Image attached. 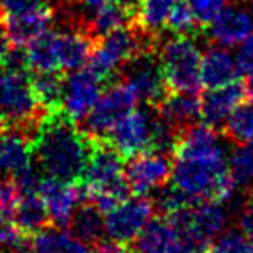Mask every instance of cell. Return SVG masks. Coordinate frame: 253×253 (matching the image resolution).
Returning <instances> with one entry per match:
<instances>
[{"instance_id":"obj_30","label":"cell","mask_w":253,"mask_h":253,"mask_svg":"<svg viewBox=\"0 0 253 253\" xmlns=\"http://www.w3.org/2000/svg\"><path fill=\"white\" fill-rule=\"evenodd\" d=\"M153 203H156L155 207L158 208L163 215L169 217V215H173L182 210V208L189 207V205L193 203V200H191L187 194H184L177 186H169V184H167V186L156 189Z\"/></svg>"},{"instance_id":"obj_38","label":"cell","mask_w":253,"mask_h":253,"mask_svg":"<svg viewBox=\"0 0 253 253\" xmlns=\"http://www.w3.org/2000/svg\"><path fill=\"white\" fill-rule=\"evenodd\" d=\"M111 2L120 5V7L126 9V11H130L134 16H135V11H137L139 4H141V0H111Z\"/></svg>"},{"instance_id":"obj_6","label":"cell","mask_w":253,"mask_h":253,"mask_svg":"<svg viewBox=\"0 0 253 253\" xmlns=\"http://www.w3.org/2000/svg\"><path fill=\"white\" fill-rule=\"evenodd\" d=\"M137 95L123 80L113 82L99 97L90 115L84 120L82 130L92 139H108L113 126L135 109ZM80 123V125H82Z\"/></svg>"},{"instance_id":"obj_25","label":"cell","mask_w":253,"mask_h":253,"mask_svg":"<svg viewBox=\"0 0 253 253\" xmlns=\"http://www.w3.org/2000/svg\"><path fill=\"white\" fill-rule=\"evenodd\" d=\"M16 222L30 234H37L43 227H47L50 222L49 211L39 191H21V200L16 210Z\"/></svg>"},{"instance_id":"obj_18","label":"cell","mask_w":253,"mask_h":253,"mask_svg":"<svg viewBox=\"0 0 253 253\" xmlns=\"http://www.w3.org/2000/svg\"><path fill=\"white\" fill-rule=\"evenodd\" d=\"M156 109L167 122L182 132L201 118V97L198 92H169Z\"/></svg>"},{"instance_id":"obj_20","label":"cell","mask_w":253,"mask_h":253,"mask_svg":"<svg viewBox=\"0 0 253 253\" xmlns=\"http://www.w3.org/2000/svg\"><path fill=\"white\" fill-rule=\"evenodd\" d=\"M95 40L82 28H66L59 32V63L61 71L82 70L90 59Z\"/></svg>"},{"instance_id":"obj_31","label":"cell","mask_w":253,"mask_h":253,"mask_svg":"<svg viewBox=\"0 0 253 253\" xmlns=\"http://www.w3.org/2000/svg\"><path fill=\"white\" fill-rule=\"evenodd\" d=\"M198 26L200 25L194 18L189 2L187 0H177L172 12H170L167 28L175 35H193V33H196Z\"/></svg>"},{"instance_id":"obj_36","label":"cell","mask_w":253,"mask_h":253,"mask_svg":"<svg viewBox=\"0 0 253 253\" xmlns=\"http://www.w3.org/2000/svg\"><path fill=\"white\" fill-rule=\"evenodd\" d=\"M239 231L253 243V196L239 210Z\"/></svg>"},{"instance_id":"obj_15","label":"cell","mask_w":253,"mask_h":253,"mask_svg":"<svg viewBox=\"0 0 253 253\" xmlns=\"http://www.w3.org/2000/svg\"><path fill=\"white\" fill-rule=\"evenodd\" d=\"M208 37L220 47L241 45L253 33V12L243 5H231L208 26Z\"/></svg>"},{"instance_id":"obj_5","label":"cell","mask_w":253,"mask_h":253,"mask_svg":"<svg viewBox=\"0 0 253 253\" xmlns=\"http://www.w3.org/2000/svg\"><path fill=\"white\" fill-rule=\"evenodd\" d=\"M169 92H200L201 50L189 35H175L158 49Z\"/></svg>"},{"instance_id":"obj_34","label":"cell","mask_w":253,"mask_h":253,"mask_svg":"<svg viewBox=\"0 0 253 253\" xmlns=\"http://www.w3.org/2000/svg\"><path fill=\"white\" fill-rule=\"evenodd\" d=\"M45 5V0H0V11L5 16L23 14Z\"/></svg>"},{"instance_id":"obj_35","label":"cell","mask_w":253,"mask_h":253,"mask_svg":"<svg viewBox=\"0 0 253 253\" xmlns=\"http://www.w3.org/2000/svg\"><path fill=\"white\" fill-rule=\"evenodd\" d=\"M45 4L54 11V18H59L61 21L70 18L78 7H80V0H45Z\"/></svg>"},{"instance_id":"obj_16","label":"cell","mask_w":253,"mask_h":253,"mask_svg":"<svg viewBox=\"0 0 253 253\" xmlns=\"http://www.w3.org/2000/svg\"><path fill=\"white\" fill-rule=\"evenodd\" d=\"M134 248L139 253H186L182 236L169 217L151 218L135 238Z\"/></svg>"},{"instance_id":"obj_37","label":"cell","mask_w":253,"mask_h":253,"mask_svg":"<svg viewBox=\"0 0 253 253\" xmlns=\"http://www.w3.org/2000/svg\"><path fill=\"white\" fill-rule=\"evenodd\" d=\"M238 61L243 73H248L253 70V33L241 43V49L238 52Z\"/></svg>"},{"instance_id":"obj_8","label":"cell","mask_w":253,"mask_h":253,"mask_svg":"<svg viewBox=\"0 0 253 253\" xmlns=\"http://www.w3.org/2000/svg\"><path fill=\"white\" fill-rule=\"evenodd\" d=\"M153 211H155L153 200H148L146 196L134 194V198L120 201L111 210L106 211V236L120 245L128 246V243H134L142 229L148 225Z\"/></svg>"},{"instance_id":"obj_3","label":"cell","mask_w":253,"mask_h":253,"mask_svg":"<svg viewBox=\"0 0 253 253\" xmlns=\"http://www.w3.org/2000/svg\"><path fill=\"white\" fill-rule=\"evenodd\" d=\"M158 37L149 35L134 21L128 26L108 33L95 40L94 50L88 59V70L101 82H109L126 63L142 52L158 50Z\"/></svg>"},{"instance_id":"obj_14","label":"cell","mask_w":253,"mask_h":253,"mask_svg":"<svg viewBox=\"0 0 253 253\" xmlns=\"http://www.w3.org/2000/svg\"><path fill=\"white\" fill-rule=\"evenodd\" d=\"M248 95L250 94L246 82L241 80L222 85V87L210 88L201 97V120H203V123L213 126V128L225 125L232 111L239 104H243Z\"/></svg>"},{"instance_id":"obj_22","label":"cell","mask_w":253,"mask_h":253,"mask_svg":"<svg viewBox=\"0 0 253 253\" xmlns=\"http://www.w3.org/2000/svg\"><path fill=\"white\" fill-rule=\"evenodd\" d=\"M59 32L47 30L26 45V59L30 71L45 73V71H61L59 63Z\"/></svg>"},{"instance_id":"obj_10","label":"cell","mask_w":253,"mask_h":253,"mask_svg":"<svg viewBox=\"0 0 253 253\" xmlns=\"http://www.w3.org/2000/svg\"><path fill=\"white\" fill-rule=\"evenodd\" d=\"M156 108L134 109L123 116L109 132L108 141L118 149L123 158H130L151 149L153 130L156 123Z\"/></svg>"},{"instance_id":"obj_39","label":"cell","mask_w":253,"mask_h":253,"mask_svg":"<svg viewBox=\"0 0 253 253\" xmlns=\"http://www.w3.org/2000/svg\"><path fill=\"white\" fill-rule=\"evenodd\" d=\"M111 0H80V4L84 9H88V11H97V9H101L102 5L109 4Z\"/></svg>"},{"instance_id":"obj_28","label":"cell","mask_w":253,"mask_h":253,"mask_svg":"<svg viewBox=\"0 0 253 253\" xmlns=\"http://www.w3.org/2000/svg\"><path fill=\"white\" fill-rule=\"evenodd\" d=\"M224 134L236 144L253 142V104H239L224 125Z\"/></svg>"},{"instance_id":"obj_1","label":"cell","mask_w":253,"mask_h":253,"mask_svg":"<svg viewBox=\"0 0 253 253\" xmlns=\"http://www.w3.org/2000/svg\"><path fill=\"white\" fill-rule=\"evenodd\" d=\"M172 180L193 201L227 203L236 180L225 162L224 146L213 126L194 123L180 132L173 149Z\"/></svg>"},{"instance_id":"obj_32","label":"cell","mask_w":253,"mask_h":253,"mask_svg":"<svg viewBox=\"0 0 253 253\" xmlns=\"http://www.w3.org/2000/svg\"><path fill=\"white\" fill-rule=\"evenodd\" d=\"M210 253H253V243L241 231H227L213 243Z\"/></svg>"},{"instance_id":"obj_12","label":"cell","mask_w":253,"mask_h":253,"mask_svg":"<svg viewBox=\"0 0 253 253\" xmlns=\"http://www.w3.org/2000/svg\"><path fill=\"white\" fill-rule=\"evenodd\" d=\"M39 194L47 207L50 224L57 227L70 225L80 201H84V189L80 184L64 182L49 175L40 179Z\"/></svg>"},{"instance_id":"obj_27","label":"cell","mask_w":253,"mask_h":253,"mask_svg":"<svg viewBox=\"0 0 253 253\" xmlns=\"http://www.w3.org/2000/svg\"><path fill=\"white\" fill-rule=\"evenodd\" d=\"M30 80H32V87L37 99L47 111L61 109L64 95V84H66V77H63L61 71L33 73V77H30Z\"/></svg>"},{"instance_id":"obj_4","label":"cell","mask_w":253,"mask_h":253,"mask_svg":"<svg viewBox=\"0 0 253 253\" xmlns=\"http://www.w3.org/2000/svg\"><path fill=\"white\" fill-rule=\"evenodd\" d=\"M49 113L33 92L30 73L5 71L0 75V130L21 128L33 137Z\"/></svg>"},{"instance_id":"obj_21","label":"cell","mask_w":253,"mask_h":253,"mask_svg":"<svg viewBox=\"0 0 253 253\" xmlns=\"http://www.w3.org/2000/svg\"><path fill=\"white\" fill-rule=\"evenodd\" d=\"M32 253H94V250L73 232H66L57 225H52L33 234Z\"/></svg>"},{"instance_id":"obj_33","label":"cell","mask_w":253,"mask_h":253,"mask_svg":"<svg viewBox=\"0 0 253 253\" xmlns=\"http://www.w3.org/2000/svg\"><path fill=\"white\" fill-rule=\"evenodd\" d=\"M187 2L201 28H208L227 7V0H187Z\"/></svg>"},{"instance_id":"obj_9","label":"cell","mask_w":253,"mask_h":253,"mask_svg":"<svg viewBox=\"0 0 253 253\" xmlns=\"http://www.w3.org/2000/svg\"><path fill=\"white\" fill-rule=\"evenodd\" d=\"M173 163L170 155L160 151H144L126 158L125 179L132 194L148 196L149 193L167 186L172 177Z\"/></svg>"},{"instance_id":"obj_24","label":"cell","mask_w":253,"mask_h":253,"mask_svg":"<svg viewBox=\"0 0 253 253\" xmlns=\"http://www.w3.org/2000/svg\"><path fill=\"white\" fill-rule=\"evenodd\" d=\"M101 213L102 211L88 201H85V205H80L70 222L73 234L90 246L101 243L106 236L104 218Z\"/></svg>"},{"instance_id":"obj_11","label":"cell","mask_w":253,"mask_h":253,"mask_svg":"<svg viewBox=\"0 0 253 253\" xmlns=\"http://www.w3.org/2000/svg\"><path fill=\"white\" fill-rule=\"evenodd\" d=\"M101 84L102 82L88 68L70 71L64 84L63 106H61L64 115L80 125L97 104L102 94Z\"/></svg>"},{"instance_id":"obj_13","label":"cell","mask_w":253,"mask_h":253,"mask_svg":"<svg viewBox=\"0 0 253 253\" xmlns=\"http://www.w3.org/2000/svg\"><path fill=\"white\" fill-rule=\"evenodd\" d=\"M33 169L32 135L21 128L0 130V179L16 180Z\"/></svg>"},{"instance_id":"obj_19","label":"cell","mask_w":253,"mask_h":253,"mask_svg":"<svg viewBox=\"0 0 253 253\" xmlns=\"http://www.w3.org/2000/svg\"><path fill=\"white\" fill-rule=\"evenodd\" d=\"M241 73L243 70L239 66L238 57H234L222 47L208 49L201 61V82L210 88L232 84L239 80Z\"/></svg>"},{"instance_id":"obj_23","label":"cell","mask_w":253,"mask_h":253,"mask_svg":"<svg viewBox=\"0 0 253 253\" xmlns=\"http://www.w3.org/2000/svg\"><path fill=\"white\" fill-rule=\"evenodd\" d=\"M132 21H134V14L130 11L109 2V4L102 5L101 9L92 12L90 18H87L85 32L94 40H99L108 35V33L115 32V30L128 26Z\"/></svg>"},{"instance_id":"obj_29","label":"cell","mask_w":253,"mask_h":253,"mask_svg":"<svg viewBox=\"0 0 253 253\" xmlns=\"http://www.w3.org/2000/svg\"><path fill=\"white\" fill-rule=\"evenodd\" d=\"M229 170L236 184L253 187V142L238 144L229 160Z\"/></svg>"},{"instance_id":"obj_2","label":"cell","mask_w":253,"mask_h":253,"mask_svg":"<svg viewBox=\"0 0 253 253\" xmlns=\"http://www.w3.org/2000/svg\"><path fill=\"white\" fill-rule=\"evenodd\" d=\"M92 139L63 109L50 111L32 137L33 160L45 175L80 184L87 169Z\"/></svg>"},{"instance_id":"obj_17","label":"cell","mask_w":253,"mask_h":253,"mask_svg":"<svg viewBox=\"0 0 253 253\" xmlns=\"http://www.w3.org/2000/svg\"><path fill=\"white\" fill-rule=\"evenodd\" d=\"M54 21V11L49 5H42L23 14L5 16V28L12 47H26L37 37L49 30Z\"/></svg>"},{"instance_id":"obj_7","label":"cell","mask_w":253,"mask_h":253,"mask_svg":"<svg viewBox=\"0 0 253 253\" xmlns=\"http://www.w3.org/2000/svg\"><path fill=\"white\" fill-rule=\"evenodd\" d=\"M122 78L134 90L139 101L146 102L149 108H158L169 94L158 50L142 52L126 63L123 66Z\"/></svg>"},{"instance_id":"obj_26","label":"cell","mask_w":253,"mask_h":253,"mask_svg":"<svg viewBox=\"0 0 253 253\" xmlns=\"http://www.w3.org/2000/svg\"><path fill=\"white\" fill-rule=\"evenodd\" d=\"M177 0H141L134 23L149 35L158 37L169 25L170 12Z\"/></svg>"}]
</instances>
